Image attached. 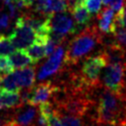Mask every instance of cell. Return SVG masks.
Listing matches in <instances>:
<instances>
[{"label": "cell", "mask_w": 126, "mask_h": 126, "mask_svg": "<svg viewBox=\"0 0 126 126\" xmlns=\"http://www.w3.org/2000/svg\"><path fill=\"white\" fill-rule=\"evenodd\" d=\"M9 37L17 49H25L32 44L36 39L35 32L23 21L21 16L18 17L15 23V28Z\"/></svg>", "instance_id": "obj_8"}, {"label": "cell", "mask_w": 126, "mask_h": 126, "mask_svg": "<svg viewBox=\"0 0 126 126\" xmlns=\"http://www.w3.org/2000/svg\"><path fill=\"white\" fill-rule=\"evenodd\" d=\"M66 0H46L44 7V14L51 15L54 13H60L67 11Z\"/></svg>", "instance_id": "obj_16"}, {"label": "cell", "mask_w": 126, "mask_h": 126, "mask_svg": "<svg viewBox=\"0 0 126 126\" xmlns=\"http://www.w3.org/2000/svg\"><path fill=\"white\" fill-rule=\"evenodd\" d=\"M38 108L24 103L11 111V119L8 126H35Z\"/></svg>", "instance_id": "obj_9"}, {"label": "cell", "mask_w": 126, "mask_h": 126, "mask_svg": "<svg viewBox=\"0 0 126 126\" xmlns=\"http://www.w3.org/2000/svg\"><path fill=\"white\" fill-rule=\"evenodd\" d=\"M121 96H122L123 98H125V99H126V85H125V89H124V91H123V93H122Z\"/></svg>", "instance_id": "obj_25"}, {"label": "cell", "mask_w": 126, "mask_h": 126, "mask_svg": "<svg viewBox=\"0 0 126 126\" xmlns=\"http://www.w3.org/2000/svg\"><path fill=\"white\" fill-rule=\"evenodd\" d=\"M23 104L21 92H11L4 88L0 89V109H14Z\"/></svg>", "instance_id": "obj_12"}, {"label": "cell", "mask_w": 126, "mask_h": 126, "mask_svg": "<svg viewBox=\"0 0 126 126\" xmlns=\"http://www.w3.org/2000/svg\"><path fill=\"white\" fill-rule=\"evenodd\" d=\"M1 84L3 85L5 90L11 91V92H21L20 87L18 86L13 73L10 74H5V76H2V82Z\"/></svg>", "instance_id": "obj_17"}, {"label": "cell", "mask_w": 126, "mask_h": 126, "mask_svg": "<svg viewBox=\"0 0 126 126\" xmlns=\"http://www.w3.org/2000/svg\"><path fill=\"white\" fill-rule=\"evenodd\" d=\"M101 0H85L84 5L91 14H97L101 10Z\"/></svg>", "instance_id": "obj_20"}, {"label": "cell", "mask_w": 126, "mask_h": 126, "mask_svg": "<svg viewBox=\"0 0 126 126\" xmlns=\"http://www.w3.org/2000/svg\"><path fill=\"white\" fill-rule=\"evenodd\" d=\"M10 26V16L6 13H2L0 15V27L4 30L8 29Z\"/></svg>", "instance_id": "obj_22"}, {"label": "cell", "mask_w": 126, "mask_h": 126, "mask_svg": "<svg viewBox=\"0 0 126 126\" xmlns=\"http://www.w3.org/2000/svg\"><path fill=\"white\" fill-rule=\"evenodd\" d=\"M101 1L104 5H109V2H110V0H101Z\"/></svg>", "instance_id": "obj_26"}, {"label": "cell", "mask_w": 126, "mask_h": 126, "mask_svg": "<svg viewBox=\"0 0 126 126\" xmlns=\"http://www.w3.org/2000/svg\"><path fill=\"white\" fill-rule=\"evenodd\" d=\"M14 71V67L11 63L10 58L6 55H0V73L10 74Z\"/></svg>", "instance_id": "obj_19"}, {"label": "cell", "mask_w": 126, "mask_h": 126, "mask_svg": "<svg viewBox=\"0 0 126 126\" xmlns=\"http://www.w3.org/2000/svg\"><path fill=\"white\" fill-rule=\"evenodd\" d=\"M67 41L59 44L52 54L49 55L48 60L43 63L37 70V80L42 81L47 77L57 75L63 68V59L65 54V44Z\"/></svg>", "instance_id": "obj_7"}, {"label": "cell", "mask_w": 126, "mask_h": 126, "mask_svg": "<svg viewBox=\"0 0 126 126\" xmlns=\"http://www.w3.org/2000/svg\"><path fill=\"white\" fill-rule=\"evenodd\" d=\"M15 49L16 47L9 36L0 35V55H9L14 52Z\"/></svg>", "instance_id": "obj_18"}, {"label": "cell", "mask_w": 126, "mask_h": 126, "mask_svg": "<svg viewBox=\"0 0 126 126\" xmlns=\"http://www.w3.org/2000/svg\"><path fill=\"white\" fill-rule=\"evenodd\" d=\"M14 78L22 90H30L33 87L35 83V68L32 66H27L22 69L14 70L13 72Z\"/></svg>", "instance_id": "obj_11"}, {"label": "cell", "mask_w": 126, "mask_h": 126, "mask_svg": "<svg viewBox=\"0 0 126 126\" xmlns=\"http://www.w3.org/2000/svg\"><path fill=\"white\" fill-rule=\"evenodd\" d=\"M94 126H116L113 124H109V123H101V122H96V124Z\"/></svg>", "instance_id": "obj_24"}, {"label": "cell", "mask_w": 126, "mask_h": 126, "mask_svg": "<svg viewBox=\"0 0 126 126\" xmlns=\"http://www.w3.org/2000/svg\"><path fill=\"white\" fill-rule=\"evenodd\" d=\"M94 117L96 122L121 126L126 123V99L101 87L94 90Z\"/></svg>", "instance_id": "obj_1"}, {"label": "cell", "mask_w": 126, "mask_h": 126, "mask_svg": "<svg viewBox=\"0 0 126 126\" xmlns=\"http://www.w3.org/2000/svg\"><path fill=\"white\" fill-rule=\"evenodd\" d=\"M26 51L33 64L38 63L40 60H42L46 56L44 44L39 41H36V40L32 44H31L29 47H27Z\"/></svg>", "instance_id": "obj_15"}, {"label": "cell", "mask_w": 126, "mask_h": 126, "mask_svg": "<svg viewBox=\"0 0 126 126\" xmlns=\"http://www.w3.org/2000/svg\"><path fill=\"white\" fill-rule=\"evenodd\" d=\"M106 64V58L101 51L96 55L88 56L84 59L79 74L88 87L94 89L100 85V74Z\"/></svg>", "instance_id": "obj_4"}, {"label": "cell", "mask_w": 126, "mask_h": 126, "mask_svg": "<svg viewBox=\"0 0 126 126\" xmlns=\"http://www.w3.org/2000/svg\"><path fill=\"white\" fill-rule=\"evenodd\" d=\"M96 27L103 34H112L115 29L114 10L110 7H105L100 10L96 16Z\"/></svg>", "instance_id": "obj_10"}, {"label": "cell", "mask_w": 126, "mask_h": 126, "mask_svg": "<svg viewBox=\"0 0 126 126\" xmlns=\"http://www.w3.org/2000/svg\"><path fill=\"white\" fill-rule=\"evenodd\" d=\"M71 13L79 30L83 29L84 27H88L90 22L92 21L91 13L88 11V9L85 7L84 4H80L77 7H75L71 11Z\"/></svg>", "instance_id": "obj_13"}, {"label": "cell", "mask_w": 126, "mask_h": 126, "mask_svg": "<svg viewBox=\"0 0 126 126\" xmlns=\"http://www.w3.org/2000/svg\"><path fill=\"white\" fill-rule=\"evenodd\" d=\"M10 60L14 67V70L25 68L29 66L31 63H32L25 49H17L14 52H12L10 54Z\"/></svg>", "instance_id": "obj_14"}, {"label": "cell", "mask_w": 126, "mask_h": 126, "mask_svg": "<svg viewBox=\"0 0 126 126\" xmlns=\"http://www.w3.org/2000/svg\"><path fill=\"white\" fill-rule=\"evenodd\" d=\"M1 82H2V75H0V84H1Z\"/></svg>", "instance_id": "obj_27"}, {"label": "cell", "mask_w": 126, "mask_h": 126, "mask_svg": "<svg viewBox=\"0 0 126 126\" xmlns=\"http://www.w3.org/2000/svg\"><path fill=\"white\" fill-rule=\"evenodd\" d=\"M100 86L121 95L126 85V61L107 63L100 74Z\"/></svg>", "instance_id": "obj_3"}, {"label": "cell", "mask_w": 126, "mask_h": 126, "mask_svg": "<svg viewBox=\"0 0 126 126\" xmlns=\"http://www.w3.org/2000/svg\"><path fill=\"white\" fill-rule=\"evenodd\" d=\"M59 44H61V43H59L56 39H54V38L50 35V36H49V38H48V40H47V42H46V43H45V45H44V48H45V54H46V56H47V55L52 54V53H53V51L56 49V47H57Z\"/></svg>", "instance_id": "obj_21"}, {"label": "cell", "mask_w": 126, "mask_h": 126, "mask_svg": "<svg viewBox=\"0 0 126 126\" xmlns=\"http://www.w3.org/2000/svg\"><path fill=\"white\" fill-rule=\"evenodd\" d=\"M103 33L99 32L96 25L86 27L66 45L63 64L66 67L77 65L97 45H101Z\"/></svg>", "instance_id": "obj_2"}, {"label": "cell", "mask_w": 126, "mask_h": 126, "mask_svg": "<svg viewBox=\"0 0 126 126\" xmlns=\"http://www.w3.org/2000/svg\"><path fill=\"white\" fill-rule=\"evenodd\" d=\"M124 4H125V0H110L109 2L110 8H112L114 11H117V12L122 9Z\"/></svg>", "instance_id": "obj_23"}, {"label": "cell", "mask_w": 126, "mask_h": 126, "mask_svg": "<svg viewBox=\"0 0 126 126\" xmlns=\"http://www.w3.org/2000/svg\"><path fill=\"white\" fill-rule=\"evenodd\" d=\"M121 126H126V123H125V124H123V125H121Z\"/></svg>", "instance_id": "obj_28"}, {"label": "cell", "mask_w": 126, "mask_h": 126, "mask_svg": "<svg viewBox=\"0 0 126 126\" xmlns=\"http://www.w3.org/2000/svg\"><path fill=\"white\" fill-rule=\"evenodd\" d=\"M49 25L51 31L50 35L59 43L67 41L68 35L75 34L79 31L78 26L66 11L49 15Z\"/></svg>", "instance_id": "obj_5"}, {"label": "cell", "mask_w": 126, "mask_h": 126, "mask_svg": "<svg viewBox=\"0 0 126 126\" xmlns=\"http://www.w3.org/2000/svg\"><path fill=\"white\" fill-rule=\"evenodd\" d=\"M59 89L60 88L56 82L46 81L33 86L30 90H25L21 95L24 103L35 106L47 102L49 99H52Z\"/></svg>", "instance_id": "obj_6"}]
</instances>
